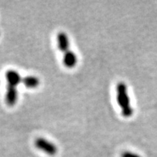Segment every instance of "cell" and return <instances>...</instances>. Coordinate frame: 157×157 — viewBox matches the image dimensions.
Returning <instances> with one entry per match:
<instances>
[{"instance_id": "cell-8", "label": "cell", "mask_w": 157, "mask_h": 157, "mask_svg": "<svg viewBox=\"0 0 157 157\" xmlns=\"http://www.w3.org/2000/svg\"><path fill=\"white\" fill-rule=\"evenodd\" d=\"M121 157H141L140 155L130 151H125L121 154Z\"/></svg>"}, {"instance_id": "cell-4", "label": "cell", "mask_w": 157, "mask_h": 157, "mask_svg": "<svg viewBox=\"0 0 157 157\" xmlns=\"http://www.w3.org/2000/svg\"><path fill=\"white\" fill-rule=\"evenodd\" d=\"M57 44L58 48L63 52L66 53L69 51V40H68L67 34L65 32H60L57 35Z\"/></svg>"}, {"instance_id": "cell-6", "label": "cell", "mask_w": 157, "mask_h": 157, "mask_svg": "<svg viewBox=\"0 0 157 157\" xmlns=\"http://www.w3.org/2000/svg\"><path fill=\"white\" fill-rule=\"evenodd\" d=\"M17 99V91L16 87L7 86V92L5 95V101L10 106H13Z\"/></svg>"}, {"instance_id": "cell-2", "label": "cell", "mask_w": 157, "mask_h": 157, "mask_svg": "<svg viewBox=\"0 0 157 157\" xmlns=\"http://www.w3.org/2000/svg\"><path fill=\"white\" fill-rule=\"evenodd\" d=\"M35 146L50 156H55L58 152V148L53 143L50 142L44 137H38L34 142Z\"/></svg>"}, {"instance_id": "cell-3", "label": "cell", "mask_w": 157, "mask_h": 157, "mask_svg": "<svg viewBox=\"0 0 157 157\" xmlns=\"http://www.w3.org/2000/svg\"><path fill=\"white\" fill-rule=\"evenodd\" d=\"M5 78L7 81V86L16 87L22 82V77L18 72L15 70H8L5 74Z\"/></svg>"}, {"instance_id": "cell-5", "label": "cell", "mask_w": 157, "mask_h": 157, "mask_svg": "<svg viewBox=\"0 0 157 157\" xmlns=\"http://www.w3.org/2000/svg\"><path fill=\"white\" fill-rule=\"evenodd\" d=\"M63 64L66 67L72 68L77 63V56L72 50H69L63 54Z\"/></svg>"}, {"instance_id": "cell-1", "label": "cell", "mask_w": 157, "mask_h": 157, "mask_svg": "<svg viewBox=\"0 0 157 157\" xmlns=\"http://www.w3.org/2000/svg\"><path fill=\"white\" fill-rule=\"evenodd\" d=\"M117 101L121 108V114L124 117H130L133 113V110L127 93V85L124 82H119L117 86Z\"/></svg>"}, {"instance_id": "cell-7", "label": "cell", "mask_w": 157, "mask_h": 157, "mask_svg": "<svg viewBox=\"0 0 157 157\" xmlns=\"http://www.w3.org/2000/svg\"><path fill=\"white\" fill-rule=\"evenodd\" d=\"M22 83L27 88L29 89H34L39 85V79L36 76H26L22 78Z\"/></svg>"}]
</instances>
